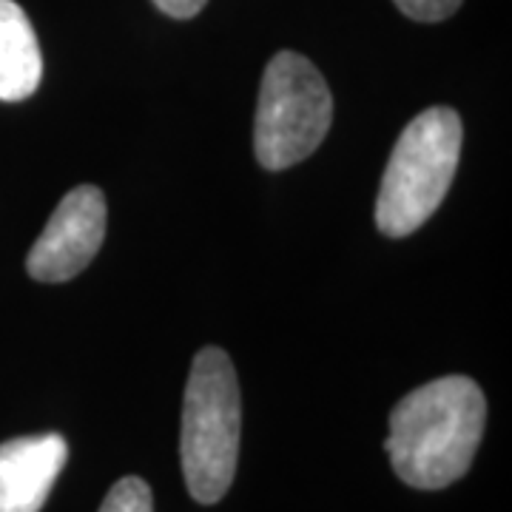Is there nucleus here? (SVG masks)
Segmentation results:
<instances>
[{
    "label": "nucleus",
    "instance_id": "5",
    "mask_svg": "<svg viewBox=\"0 0 512 512\" xmlns=\"http://www.w3.org/2000/svg\"><path fill=\"white\" fill-rule=\"evenodd\" d=\"M106 237V197L97 185L69 191L29 251L26 271L37 282H69L92 262Z\"/></svg>",
    "mask_w": 512,
    "mask_h": 512
},
{
    "label": "nucleus",
    "instance_id": "6",
    "mask_svg": "<svg viewBox=\"0 0 512 512\" xmlns=\"http://www.w3.org/2000/svg\"><path fill=\"white\" fill-rule=\"evenodd\" d=\"M69 444L60 433L0 444V512H40L66 467Z\"/></svg>",
    "mask_w": 512,
    "mask_h": 512
},
{
    "label": "nucleus",
    "instance_id": "2",
    "mask_svg": "<svg viewBox=\"0 0 512 512\" xmlns=\"http://www.w3.org/2000/svg\"><path fill=\"white\" fill-rule=\"evenodd\" d=\"M242 402L234 362L220 348H202L188 373L180 461L188 493L217 504L237 476Z\"/></svg>",
    "mask_w": 512,
    "mask_h": 512
},
{
    "label": "nucleus",
    "instance_id": "7",
    "mask_svg": "<svg viewBox=\"0 0 512 512\" xmlns=\"http://www.w3.org/2000/svg\"><path fill=\"white\" fill-rule=\"evenodd\" d=\"M43 55L29 15L15 0H0V100L18 103L37 92Z\"/></svg>",
    "mask_w": 512,
    "mask_h": 512
},
{
    "label": "nucleus",
    "instance_id": "9",
    "mask_svg": "<svg viewBox=\"0 0 512 512\" xmlns=\"http://www.w3.org/2000/svg\"><path fill=\"white\" fill-rule=\"evenodd\" d=\"M396 6L407 18L419 20V23H439V20L456 15L461 0H396Z\"/></svg>",
    "mask_w": 512,
    "mask_h": 512
},
{
    "label": "nucleus",
    "instance_id": "1",
    "mask_svg": "<svg viewBox=\"0 0 512 512\" xmlns=\"http://www.w3.org/2000/svg\"><path fill=\"white\" fill-rule=\"evenodd\" d=\"M487 402L467 376H444L407 393L390 413L384 441L396 476L416 490H444L473 464Z\"/></svg>",
    "mask_w": 512,
    "mask_h": 512
},
{
    "label": "nucleus",
    "instance_id": "8",
    "mask_svg": "<svg viewBox=\"0 0 512 512\" xmlns=\"http://www.w3.org/2000/svg\"><path fill=\"white\" fill-rule=\"evenodd\" d=\"M100 512H154L151 487L137 476L120 478L103 498Z\"/></svg>",
    "mask_w": 512,
    "mask_h": 512
},
{
    "label": "nucleus",
    "instance_id": "4",
    "mask_svg": "<svg viewBox=\"0 0 512 512\" xmlns=\"http://www.w3.org/2000/svg\"><path fill=\"white\" fill-rule=\"evenodd\" d=\"M333 120L328 83L308 57L279 52L268 63L256 103L254 151L259 165L282 171L319 148Z\"/></svg>",
    "mask_w": 512,
    "mask_h": 512
},
{
    "label": "nucleus",
    "instance_id": "3",
    "mask_svg": "<svg viewBox=\"0 0 512 512\" xmlns=\"http://www.w3.org/2000/svg\"><path fill=\"white\" fill-rule=\"evenodd\" d=\"M461 120L453 109L421 111L404 126L384 168L376 225L387 237H407L439 211L456 177Z\"/></svg>",
    "mask_w": 512,
    "mask_h": 512
},
{
    "label": "nucleus",
    "instance_id": "10",
    "mask_svg": "<svg viewBox=\"0 0 512 512\" xmlns=\"http://www.w3.org/2000/svg\"><path fill=\"white\" fill-rule=\"evenodd\" d=\"M205 3L208 0H154V6L165 12L168 18H177V20H188L194 18V15H200L202 9H205Z\"/></svg>",
    "mask_w": 512,
    "mask_h": 512
}]
</instances>
